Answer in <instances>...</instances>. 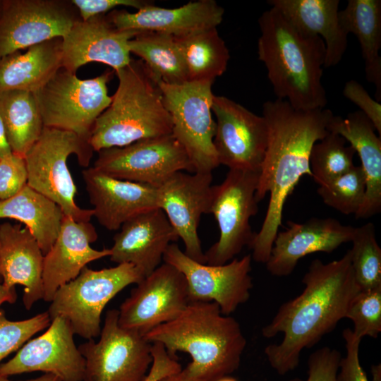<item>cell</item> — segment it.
I'll use <instances>...</instances> for the list:
<instances>
[{
    "label": "cell",
    "mask_w": 381,
    "mask_h": 381,
    "mask_svg": "<svg viewBox=\"0 0 381 381\" xmlns=\"http://www.w3.org/2000/svg\"><path fill=\"white\" fill-rule=\"evenodd\" d=\"M333 116L329 109L300 110L279 99L263 104L268 138L255 199L259 202L268 193L270 199L262 226L249 246L254 261H267L282 225L285 202L303 176H312V147L329 133L328 125Z\"/></svg>",
    "instance_id": "cell-1"
},
{
    "label": "cell",
    "mask_w": 381,
    "mask_h": 381,
    "mask_svg": "<svg viewBox=\"0 0 381 381\" xmlns=\"http://www.w3.org/2000/svg\"><path fill=\"white\" fill-rule=\"evenodd\" d=\"M302 283L304 289L301 294L283 303L262 329L267 339L284 334L280 343L265 349L270 366L281 375L297 368L304 349L313 346L335 328L361 291L349 250L339 260L328 263L313 260Z\"/></svg>",
    "instance_id": "cell-2"
},
{
    "label": "cell",
    "mask_w": 381,
    "mask_h": 381,
    "mask_svg": "<svg viewBox=\"0 0 381 381\" xmlns=\"http://www.w3.org/2000/svg\"><path fill=\"white\" fill-rule=\"evenodd\" d=\"M258 24V59L267 68L277 99L300 110L325 108L323 40L298 30L274 7L261 14Z\"/></svg>",
    "instance_id": "cell-3"
},
{
    "label": "cell",
    "mask_w": 381,
    "mask_h": 381,
    "mask_svg": "<svg viewBox=\"0 0 381 381\" xmlns=\"http://www.w3.org/2000/svg\"><path fill=\"white\" fill-rule=\"evenodd\" d=\"M143 336L163 344L173 356L188 353L192 361L185 369L200 381H215L236 370L246 346L238 321L223 315L214 302L190 301L177 318Z\"/></svg>",
    "instance_id": "cell-4"
},
{
    "label": "cell",
    "mask_w": 381,
    "mask_h": 381,
    "mask_svg": "<svg viewBox=\"0 0 381 381\" xmlns=\"http://www.w3.org/2000/svg\"><path fill=\"white\" fill-rule=\"evenodd\" d=\"M115 73L119 79L116 91L91 132L93 150L121 147L171 134V119L161 89L144 62L131 59Z\"/></svg>",
    "instance_id": "cell-5"
},
{
    "label": "cell",
    "mask_w": 381,
    "mask_h": 381,
    "mask_svg": "<svg viewBox=\"0 0 381 381\" xmlns=\"http://www.w3.org/2000/svg\"><path fill=\"white\" fill-rule=\"evenodd\" d=\"M93 152L90 142L75 133L44 126L24 156L28 185L56 203L64 215L76 222H90L93 210L80 208L75 203L77 188L67 159L75 155L79 164L87 168Z\"/></svg>",
    "instance_id": "cell-6"
},
{
    "label": "cell",
    "mask_w": 381,
    "mask_h": 381,
    "mask_svg": "<svg viewBox=\"0 0 381 381\" xmlns=\"http://www.w3.org/2000/svg\"><path fill=\"white\" fill-rule=\"evenodd\" d=\"M114 73L107 69L95 78L80 79L60 68L34 93L44 126L71 131L90 142L96 120L111 102L107 83Z\"/></svg>",
    "instance_id": "cell-7"
},
{
    "label": "cell",
    "mask_w": 381,
    "mask_h": 381,
    "mask_svg": "<svg viewBox=\"0 0 381 381\" xmlns=\"http://www.w3.org/2000/svg\"><path fill=\"white\" fill-rule=\"evenodd\" d=\"M144 277L133 265L94 270L85 267L74 279L56 291L47 310L51 320L61 316L71 324L75 334L93 339L101 332V315L106 305L127 286Z\"/></svg>",
    "instance_id": "cell-8"
},
{
    "label": "cell",
    "mask_w": 381,
    "mask_h": 381,
    "mask_svg": "<svg viewBox=\"0 0 381 381\" xmlns=\"http://www.w3.org/2000/svg\"><path fill=\"white\" fill-rule=\"evenodd\" d=\"M156 80L171 116V134L185 150L194 173H212L219 165L213 142V83L188 81L169 85Z\"/></svg>",
    "instance_id": "cell-9"
},
{
    "label": "cell",
    "mask_w": 381,
    "mask_h": 381,
    "mask_svg": "<svg viewBox=\"0 0 381 381\" xmlns=\"http://www.w3.org/2000/svg\"><path fill=\"white\" fill-rule=\"evenodd\" d=\"M259 173L229 169L220 184L212 185L210 214L217 222L219 236L205 253L206 264L224 265L250 246L255 234L250 219L258 211Z\"/></svg>",
    "instance_id": "cell-10"
},
{
    "label": "cell",
    "mask_w": 381,
    "mask_h": 381,
    "mask_svg": "<svg viewBox=\"0 0 381 381\" xmlns=\"http://www.w3.org/2000/svg\"><path fill=\"white\" fill-rule=\"evenodd\" d=\"M119 310L107 312L97 342L78 349L85 358L83 381H143L152 363V344L138 332L121 327Z\"/></svg>",
    "instance_id": "cell-11"
},
{
    "label": "cell",
    "mask_w": 381,
    "mask_h": 381,
    "mask_svg": "<svg viewBox=\"0 0 381 381\" xmlns=\"http://www.w3.org/2000/svg\"><path fill=\"white\" fill-rule=\"evenodd\" d=\"M97 152L93 167L118 179L159 187L176 172L194 173L185 150L172 134Z\"/></svg>",
    "instance_id": "cell-12"
},
{
    "label": "cell",
    "mask_w": 381,
    "mask_h": 381,
    "mask_svg": "<svg viewBox=\"0 0 381 381\" xmlns=\"http://www.w3.org/2000/svg\"><path fill=\"white\" fill-rule=\"evenodd\" d=\"M80 19L71 0H0V59L62 38Z\"/></svg>",
    "instance_id": "cell-13"
},
{
    "label": "cell",
    "mask_w": 381,
    "mask_h": 381,
    "mask_svg": "<svg viewBox=\"0 0 381 381\" xmlns=\"http://www.w3.org/2000/svg\"><path fill=\"white\" fill-rule=\"evenodd\" d=\"M163 261L184 275L190 301L214 302L223 315H229L250 298L253 288L250 254L224 265H212L190 258L172 243L165 251Z\"/></svg>",
    "instance_id": "cell-14"
},
{
    "label": "cell",
    "mask_w": 381,
    "mask_h": 381,
    "mask_svg": "<svg viewBox=\"0 0 381 381\" xmlns=\"http://www.w3.org/2000/svg\"><path fill=\"white\" fill-rule=\"evenodd\" d=\"M184 275L164 262L136 284L119 310V325L144 335L177 318L189 303Z\"/></svg>",
    "instance_id": "cell-15"
},
{
    "label": "cell",
    "mask_w": 381,
    "mask_h": 381,
    "mask_svg": "<svg viewBox=\"0 0 381 381\" xmlns=\"http://www.w3.org/2000/svg\"><path fill=\"white\" fill-rule=\"evenodd\" d=\"M214 145L220 164L230 170L260 172L268 138L266 121L224 96H213Z\"/></svg>",
    "instance_id": "cell-16"
},
{
    "label": "cell",
    "mask_w": 381,
    "mask_h": 381,
    "mask_svg": "<svg viewBox=\"0 0 381 381\" xmlns=\"http://www.w3.org/2000/svg\"><path fill=\"white\" fill-rule=\"evenodd\" d=\"M212 173L178 171L157 187V205L183 243L184 253L206 264L198 236L201 217L210 214Z\"/></svg>",
    "instance_id": "cell-17"
},
{
    "label": "cell",
    "mask_w": 381,
    "mask_h": 381,
    "mask_svg": "<svg viewBox=\"0 0 381 381\" xmlns=\"http://www.w3.org/2000/svg\"><path fill=\"white\" fill-rule=\"evenodd\" d=\"M69 322L58 316L47 330L23 345L7 362L0 364V377L42 371L61 381H83L85 358L76 347Z\"/></svg>",
    "instance_id": "cell-18"
},
{
    "label": "cell",
    "mask_w": 381,
    "mask_h": 381,
    "mask_svg": "<svg viewBox=\"0 0 381 381\" xmlns=\"http://www.w3.org/2000/svg\"><path fill=\"white\" fill-rule=\"evenodd\" d=\"M139 32L117 28L107 14L80 19L62 37V68L76 73L86 64L99 62L116 72L131 62L128 42Z\"/></svg>",
    "instance_id": "cell-19"
},
{
    "label": "cell",
    "mask_w": 381,
    "mask_h": 381,
    "mask_svg": "<svg viewBox=\"0 0 381 381\" xmlns=\"http://www.w3.org/2000/svg\"><path fill=\"white\" fill-rule=\"evenodd\" d=\"M286 230L278 232L265 263L276 277H286L304 256L316 253H330L341 244L351 242L355 227L342 224L332 217H313L303 223L288 222Z\"/></svg>",
    "instance_id": "cell-20"
},
{
    "label": "cell",
    "mask_w": 381,
    "mask_h": 381,
    "mask_svg": "<svg viewBox=\"0 0 381 381\" xmlns=\"http://www.w3.org/2000/svg\"><path fill=\"white\" fill-rule=\"evenodd\" d=\"M93 216L109 231L119 230L135 216L158 208L157 187L118 179L95 168L82 171Z\"/></svg>",
    "instance_id": "cell-21"
},
{
    "label": "cell",
    "mask_w": 381,
    "mask_h": 381,
    "mask_svg": "<svg viewBox=\"0 0 381 381\" xmlns=\"http://www.w3.org/2000/svg\"><path fill=\"white\" fill-rule=\"evenodd\" d=\"M114 236L111 261L134 265L145 277L161 265L168 246L179 236L164 212L155 208L126 221Z\"/></svg>",
    "instance_id": "cell-22"
},
{
    "label": "cell",
    "mask_w": 381,
    "mask_h": 381,
    "mask_svg": "<svg viewBox=\"0 0 381 381\" xmlns=\"http://www.w3.org/2000/svg\"><path fill=\"white\" fill-rule=\"evenodd\" d=\"M90 222H76L64 215L53 246L44 255L43 300L51 302L59 287L76 278L90 262L110 255V249L95 250L97 239Z\"/></svg>",
    "instance_id": "cell-23"
},
{
    "label": "cell",
    "mask_w": 381,
    "mask_h": 381,
    "mask_svg": "<svg viewBox=\"0 0 381 381\" xmlns=\"http://www.w3.org/2000/svg\"><path fill=\"white\" fill-rule=\"evenodd\" d=\"M224 13V9L214 0H198L174 8L155 6L150 3L134 13L114 9L107 15L121 30L157 32L181 37L217 28Z\"/></svg>",
    "instance_id": "cell-24"
},
{
    "label": "cell",
    "mask_w": 381,
    "mask_h": 381,
    "mask_svg": "<svg viewBox=\"0 0 381 381\" xmlns=\"http://www.w3.org/2000/svg\"><path fill=\"white\" fill-rule=\"evenodd\" d=\"M44 255L36 238L25 226L4 222L0 225V274L6 287H24L23 302L29 310L43 299Z\"/></svg>",
    "instance_id": "cell-25"
},
{
    "label": "cell",
    "mask_w": 381,
    "mask_h": 381,
    "mask_svg": "<svg viewBox=\"0 0 381 381\" xmlns=\"http://www.w3.org/2000/svg\"><path fill=\"white\" fill-rule=\"evenodd\" d=\"M328 131L343 137L358 154L366 179L364 200L356 219H368L381 211V137L361 111L346 117L333 116Z\"/></svg>",
    "instance_id": "cell-26"
},
{
    "label": "cell",
    "mask_w": 381,
    "mask_h": 381,
    "mask_svg": "<svg viewBox=\"0 0 381 381\" xmlns=\"http://www.w3.org/2000/svg\"><path fill=\"white\" fill-rule=\"evenodd\" d=\"M301 32L320 37L325 44L324 67L338 64L347 48V36L339 18V0H270Z\"/></svg>",
    "instance_id": "cell-27"
},
{
    "label": "cell",
    "mask_w": 381,
    "mask_h": 381,
    "mask_svg": "<svg viewBox=\"0 0 381 381\" xmlns=\"http://www.w3.org/2000/svg\"><path fill=\"white\" fill-rule=\"evenodd\" d=\"M62 68V38L31 46L0 59V92L22 90L35 93Z\"/></svg>",
    "instance_id": "cell-28"
},
{
    "label": "cell",
    "mask_w": 381,
    "mask_h": 381,
    "mask_svg": "<svg viewBox=\"0 0 381 381\" xmlns=\"http://www.w3.org/2000/svg\"><path fill=\"white\" fill-rule=\"evenodd\" d=\"M338 18L344 32L353 33L359 42L365 62V77L375 87V97L381 100V1L349 0L339 11Z\"/></svg>",
    "instance_id": "cell-29"
},
{
    "label": "cell",
    "mask_w": 381,
    "mask_h": 381,
    "mask_svg": "<svg viewBox=\"0 0 381 381\" xmlns=\"http://www.w3.org/2000/svg\"><path fill=\"white\" fill-rule=\"evenodd\" d=\"M64 216L56 203L28 184L15 195L0 200V219L23 223L36 238L44 255L57 238Z\"/></svg>",
    "instance_id": "cell-30"
},
{
    "label": "cell",
    "mask_w": 381,
    "mask_h": 381,
    "mask_svg": "<svg viewBox=\"0 0 381 381\" xmlns=\"http://www.w3.org/2000/svg\"><path fill=\"white\" fill-rule=\"evenodd\" d=\"M0 116L13 153L24 157L44 128L34 93L0 92Z\"/></svg>",
    "instance_id": "cell-31"
},
{
    "label": "cell",
    "mask_w": 381,
    "mask_h": 381,
    "mask_svg": "<svg viewBox=\"0 0 381 381\" xmlns=\"http://www.w3.org/2000/svg\"><path fill=\"white\" fill-rule=\"evenodd\" d=\"M131 53L140 58L153 76L169 85L188 82L184 58L176 39L169 35L140 32L128 42Z\"/></svg>",
    "instance_id": "cell-32"
},
{
    "label": "cell",
    "mask_w": 381,
    "mask_h": 381,
    "mask_svg": "<svg viewBox=\"0 0 381 381\" xmlns=\"http://www.w3.org/2000/svg\"><path fill=\"white\" fill-rule=\"evenodd\" d=\"M175 38L184 58L188 81L213 83L226 71L230 54L217 28Z\"/></svg>",
    "instance_id": "cell-33"
},
{
    "label": "cell",
    "mask_w": 381,
    "mask_h": 381,
    "mask_svg": "<svg viewBox=\"0 0 381 381\" xmlns=\"http://www.w3.org/2000/svg\"><path fill=\"white\" fill-rule=\"evenodd\" d=\"M356 154L351 145L341 135L329 132L312 147L310 169L315 183L327 185L341 176L353 166Z\"/></svg>",
    "instance_id": "cell-34"
},
{
    "label": "cell",
    "mask_w": 381,
    "mask_h": 381,
    "mask_svg": "<svg viewBox=\"0 0 381 381\" xmlns=\"http://www.w3.org/2000/svg\"><path fill=\"white\" fill-rule=\"evenodd\" d=\"M351 242V267L360 290L381 287V248L376 240L374 224L368 222L355 227Z\"/></svg>",
    "instance_id": "cell-35"
},
{
    "label": "cell",
    "mask_w": 381,
    "mask_h": 381,
    "mask_svg": "<svg viewBox=\"0 0 381 381\" xmlns=\"http://www.w3.org/2000/svg\"><path fill=\"white\" fill-rule=\"evenodd\" d=\"M366 179L361 166H353L332 182L319 186L318 193L328 206L344 214L358 212L364 200Z\"/></svg>",
    "instance_id": "cell-36"
},
{
    "label": "cell",
    "mask_w": 381,
    "mask_h": 381,
    "mask_svg": "<svg viewBox=\"0 0 381 381\" xmlns=\"http://www.w3.org/2000/svg\"><path fill=\"white\" fill-rule=\"evenodd\" d=\"M345 318L353 324L355 336L377 338L381 332V287L360 291L351 301Z\"/></svg>",
    "instance_id": "cell-37"
},
{
    "label": "cell",
    "mask_w": 381,
    "mask_h": 381,
    "mask_svg": "<svg viewBox=\"0 0 381 381\" xmlns=\"http://www.w3.org/2000/svg\"><path fill=\"white\" fill-rule=\"evenodd\" d=\"M52 320L47 311L23 320L7 319L0 310V362L19 349L37 332L49 326Z\"/></svg>",
    "instance_id": "cell-38"
},
{
    "label": "cell",
    "mask_w": 381,
    "mask_h": 381,
    "mask_svg": "<svg viewBox=\"0 0 381 381\" xmlns=\"http://www.w3.org/2000/svg\"><path fill=\"white\" fill-rule=\"evenodd\" d=\"M28 179L24 157L12 153L0 159V200L19 193L28 184Z\"/></svg>",
    "instance_id": "cell-39"
},
{
    "label": "cell",
    "mask_w": 381,
    "mask_h": 381,
    "mask_svg": "<svg viewBox=\"0 0 381 381\" xmlns=\"http://www.w3.org/2000/svg\"><path fill=\"white\" fill-rule=\"evenodd\" d=\"M341 353L336 349L325 346L313 352L308 360V377L306 381H337ZM289 381H304L296 377Z\"/></svg>",
    "instance_id": "cell-40"
},
{
    "label": "cell",
    "mask_w": 381,
    "mask_h": 381,
    "mask_svg": "<svg viewBox=\"0 0 381 381\" xmlns=\"http://www.w3.org/2000/svg\"><path fill=\"white\" fill-rule=\"evenodd\" d=\"M342 335L345 341L346 355L340 360L337 381H369L359 360L361 339L355 336L349 328L345 329Z\"/></svg>",
    "instance_id": "cell-41"
},
{
    "label": "cell",
    "mask_w": 381,
    "mask_h": 381,
    "mask_svg": "<svg viewBox=\"0 0 381 381\" xmlns=\"http://www.w3.org/2000/svg\"><path fill=\"white\" fill-rule=\"evenodd\" d=\"M344 96L355 104L372 122L375 131L381 137V104L374 100L358 82L347 81L343 89Z\"/></svg>",
    "instance_id": "cell-42"
},
{
    "label": "cell",
    "mask_w": 381,
    "mask_h": 381,
    "mask_svg": "<svg viewBox=\"0 0 381 381\" xmlns=\"http://www.w3.org/2000/svg\"><path fill=\"white\" fill-rule=\"evenodd\" d=\"M78 9L81 20L107 14L119 6H130L139 10L150 4L143 0H71Z\"/></svg>",
    "instance_id": "cell-43"
},
{
    "label": "cell",
    "mask_w": 381,
    "mask_h": 381,
    "mask_svg": "<svg viewBox=\"0 0 381 381\" xmlns=\"http://www.w3.org/2000/svg\"><path fill=\"white\" fill-rule=\"evenodd\" d=\"M152 345V363L143 381H158L182 370L176 357L170 355L163 344L155 342Z\"/></svg>",
    "instance_id": "cell-44"
},
{
    "label": "cell",
    "mask_w": 381,
    "mask_h": 381,
    "mask_svg": "<svg viewBox=\"0 0 381 381\" xmlns=\"http://www.w3.org/2000/svg\"><path fill=\"white\" fill-rule=\"evenodd\" d=\"M13 153L8 141L4 124L0 116V159L8 157Z\"/></svg>",
    "instance_id": "cell-45"
},
{
    "label": "cell",
    "mask_w": 381,
    "mask_h": 381,
    "mask_svg": "<svg viewBox=\"0 0 381 381\" xmlns=\"http://www.w3.org/2000/svg\"><path fill=\"white\" fill-rule=\"evenodd\" d=\"M17 299L16 287L8 288L0 282V306L5 302L14 303Z\"/></svg>",
    "instance_id": "cell-46"
},
{
    "label": "cell",
    "mask_w": 381,
    "mask_h": 381,
    "mask_svg": "<svg viewBox=\"0 0 381 381\" xmlns=\"http://www.w3.org/2000/svg\"><path fill=\"white\" fill-rule=\"evenodd\" d=\"M158 381H200L191 376L186 370L182 369L179 372L167 375Z\"/></svg>",
    "instance_id": "cell-47"
},
{
    "label": "cell",
    "mask_w": 381,
    "mask_h": 381,
    "mask_svg": "<svg viewBox=\"0 0 381 381\" xmlns=\"http://www.w3.org/2000/svg\"><path fill=\"white\" fill-rule=\"evenodd\" d=\"M0 381H13L8 379V377H0ZM24 381H61V379L56 375L52 373H44L41 376Z\"/></svg>",
    "instance_id": "cell-48"
},
{
    "label": "cell",
    "mask_w": 381,
    "mask_h": 381,
    "mask_svg": "<svg viewBox=\"0 0 381 381\" xmlns=\"http://www.w3.org/2000/svg\"><path fill=\"white\" fill-rule=\"evenodd\" d=\"M371 374L373 376V381H381L380 364L371 366Z\"/></svg>",
    "instance_id": "cell-49"
},
{
    "label": "cell",
    "mask_w": 381,
    "mask_h": 381,
    "mask_svg": "<svg viewBox=\"0 0 381 381\" xmlns=\"http://www.w3.org/2000/svg\"><path fill=\"white\" fill-rule=\"evenodd\" d=\"M215 381H238V380L235 379L234 377H231L230 375H226Z\"/></svg>",
    "instance_id": "cell-50"
},
{
    "label": "cell",
    "mask_w": 381,
    "mask_h": 381,
    "mask_svg": "<svg viewBox=\"0 0 381 381\" xmlns=\"http://www.w3.org/2000/svg\"><path fill=\"white\" fill-rule=\"evenodd\" d=\"M2 281V278H1V274H0V282Z\"/></svg>",
    "instance_id": "cell-51"
}]
</instances>
